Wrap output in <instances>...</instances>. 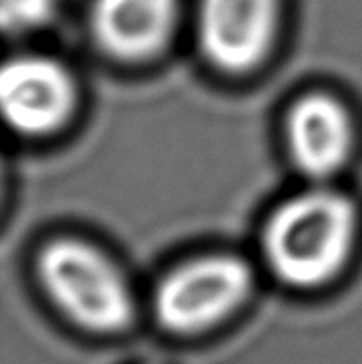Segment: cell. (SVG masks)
Listing matches in <instances>:
<instances>
[{"mask_svg":"<svg viewBox=\"0 0 362 364\" xmlns=\"http://www.w3.org/2000/svg\"><path fill=\"white\" fill-rule=\"evenodd\" d=\"M358 215L347 195L324 187L275 208L263 228V257L277 281L316 290L343 273L355 250Z\"/></svg>","mask_w":362,"mask_h":364,"instance_id":"cell-1","label":"cell"},{"mask_svg":"<svg viewBox=\"0 0 362 364\" xmlns=\"http://www.w3.org/2000/svg\"><path fill=\"white\" fill-rule=\"evenodd\" d=\"M36 271L45 294L76 327L111 337L133 326V290L96 245L68 236L51 240L37 253Z\"/></svg>","mask_w":362,"mask_h":364,"instance_id":"cell-2","label":"cell"},{"mask_svg":"<svg viewBox=\"0 0 362 364\" xmlns=\"http://www.w3.org/2000/svg\"><path fill=\"white\" fill-rule=\"evenodd\" d=\"M253 273L242 257L211 253L181 263L158 283L154 316L174 335H199L230 320L250 300Z\"/></svg>","mask_w":362,"mask_h":364,"instance_id":"cell-3","label":"cell"},{"mask_svg":"<svg viewBox=\"0 0 362 364\" xmlns=\"http://www.w3.org/2000/svg\"><path fill=\"white\" fill-rule=\"evenodd\" d=\"M281 0H199L197 39L205 59L228 75H245L271 53Z\"/></svg>","mask_w":362,"mask_h":364,"instance_id":"cell-4","label":"cell"},{"mask_svg":"<svg viewBox=\"0 0 362 364\" xmlns=\"http://www.w3.org/2000/svg\"><path fill=\"white\" fill-rule=\"evenodd\" d=\"M78 102L74 76L47 55H16L0 70V107L8 125L28 136L65 127Z\"/></svg>","mask_w":362,"mask_h":364,"instance_id":"cell-5","label":"cell"},{"mask_svg":"<svg viewBox=\"0 0 362 364\" xmlns=\"http://www.w3.org/2000/svg\"><path fill=\"white\" fill-rule=\"evenodd\" d=\"M287 146L304 176L327 179L347 164L355 127L347 107L337 97L314 92L298 97L287 115Z\"/></svg>","mask_w":362,"mask_h":364,"instance_id":"cell-6","label":"cell"},{"mask_svg":"<svg viewBox=\"0 0 362 364\" xmlns=\"http://www.w3.org/2000/svg\"><path fill=\"white\" fill-rule=\"evenodd\" d=\"M178 12L179 0H92L90 33L111 59L142 63L170 43Z\"/></svg>","mask_w":362,"mask_h":364,"instance_id":"cell-7","label":"cell"},{"mask_svg":"<svg viewBox=\"0 0 362 364\" xmlns=\"http://www.w3.org/2000/svg\"><path fill=\"white\" fill-rule=\"evenodd\" d=\"M59 0H0V22L8 33L43 28L53 20Z\"/></svg>","mask_w":362,"mask_h":364,"instance_id":"cell-8","label":"cell"}]
</instances>
